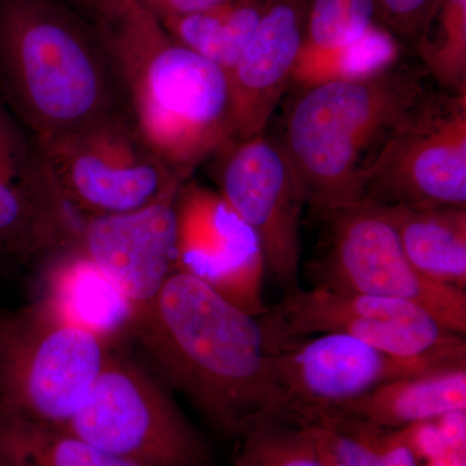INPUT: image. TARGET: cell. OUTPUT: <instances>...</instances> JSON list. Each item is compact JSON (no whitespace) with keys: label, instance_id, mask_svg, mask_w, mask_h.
Listing matches in <instances>:
<instances>
[{"label":"cell","instance_id":"11","mask_svg":"<svg viewBox=\"0 0 466 466\" xmlns=\"http://www.w3.org/2000/svg\"><path fill=\"white\" fill-rule=\"evenodd\" d=\"M363 200L466 208V92H429L377 159Z\"/></svg>","mask_w":466,"mask_h":466},{"label":"cell","instance_id":"18","mask_svg":"<svg viewBox=\"0 0 466 466\" xmlns=\"http://www.w3.org/2000/svg\"><path fill=\"white\" fill-rule=\"evenodd\" d=\"M35 265L33 302L113 350L133 341L137 306L78 242L52 251Z\"/></svg>","mask_w":466,"mask_h":466},{"label":"cell","instance_id":"6","mask_svg":"<svg viewBox=\"0 0 466 466\" xmlns=\"http://www.w3.org/2000/svg\"><path fill=\"white\" fill-rule=\"evenodd\" d=\"M112 350L33 300L0 308V413L64 428Z\"/></svg>","mask_w":466,"mask_h":466},{"label":"cell","instance_id":"22","mask_svg":"<svg viewBox=\"0 0 466 466\" xmlns=\"http://www.w3.org/2000/svg\"><path fill=\"white\" fill-rule=\"evenodd\" d=\"M265 2L238 0L211 11L167 18L161 23L177 42L229 75L256 32Z\"/></svg>","mask_w":466,"mask_h":466},{"label":"cell","instance_id":"13","mask_svg":"<svg viewBox=\"0 0 466 466\" xmlns=\"http://www.w3.org/2000/svg\"><path fill=\"white\" fill-rule=\"evenodd\" d=\"M47 153L0 103V258L35 263L79 241Z\"/></svg>","mask_w":466,"mask_h":466},{"label":"cell","instance_id":"2","mask_svg":"<svg viewBox=\"0 0 466 466\" xmlns=\"http://www.w3.org/2000/svg\"><path fill=\"white\" fill-rule=\"evenodd\" d=\"M87 21L130 116L150 146L189 179L235 142L228 75L177 42L134 0H69Z\"/></svg>","mask_w":466,"mask_h":466},{"label":"cell","instance_id":"5","mask_svg":"<svg viewBox=\"0 0 466 466\" xmlns=\"http://www.w3.org/2000/svg\"><path fill=\"white\" fill-rule=\"evenodd\" d=\"M63 429L139 466H213L207 438L168 389L121 349L112 350L81 408Z\"/></svg>","mask_w":466,"mask_h":466},{"label":"cell","instance_id":"17","mask_svg":"<svg viewBox=\"0 0 466 466\" xmlns=\"http://www.w3.org/2000/svg\"><path fill=\"white\" fill-rule=\"evenodd\" d=\"M377 20V0H309L305 42L290 85L305 88L394 63L400 46Z\"/></svg>","mask_w":466,"mask_h":466},{"label":"cell","instance_id":"26","mask_svg":"<svg viewBox=\"0 0 466 466\" xmlns=\"http://www.w3.org/2000/svg\"><path fill=\"white\" fill-rule=\"evenodd\" d=\"M431 0H377L380 21L389 33L413 43Z\"/></svg>","mask_w":466,"mask_h":466},{"label":"cell","instance_id":"19","mask_svg":"<svg viewBox=\"0 0 466 466\" xmlns=\"http://www.w3.org/2000/svg\"><path fill=\"white\" fill-rule=\"evenodd\" d=\"M456 410H466V364L394 380L339 413L383 428L401 429Z\"/></svg>","mask_w":466,"mask_h":466},{"label":"cell","instance_id":"16","mask_svg":"<svg viewBox=\"0 0 466 466\" xmlns=\"http://www.w3.org/2000/svg\"><path fill=\"white\" fill-rule=\"evenodd\" d=\"M309 0H266L256 32L229 72L236 140L265 133L291 84L305 42Z\"/></svg>","mask_w":466,"mask_h":466},{"label":"cell","instance_id":"14","mask_svg":"<svg viewBox=\"0 0 466 466\" xmlns=\"http://www.w3.org/2000/svg\"><path fill=\"white\" fill-rule=\"evenodd\" d=\"M258 235L213 189L187 180L177 198V272L204 281L254 317L265 312Z\"/></svg>","mask_w":466,"mask_h":466},{"label":"cell","instance_id":"1","mask_svg":"<svg viewBox=\"0 0 466 466\" xmlns=\"http://www.w3.org/2000/svg\"><path fill=\"white\" fill-rule=\"evenodd\" d=\"M133 341L159 381L182 392L219 433L240 438L278 420L269 348L259 317L204 281L175 272L137 312Z\"/></svg>","mask_w":466,"mask_h":466},{"label":"cell","instance_id":"15","mask_svg":"<svg viewBox=\"0 0 466 466\" xmlns=\"http://www.w3.org/2000/svg\"><path fill=\"white\" fill-rule=\"evenodd\" d=\"M179 191L131 213L81 218L78 244L121 288L137 312L156 299L177 272Z\"/></svg>","mask_w":466,"mask_h":466},{"label":"cell","instance_id":"10","mask_svg":"<svg viewBox=\"0 0 466 466\" xmlns=\"http://www.w3.org/2000/svg\"><path fill=\"white\" fill-rule=\"evenodd\" d=\"M259 320L268 348L300 337L341 333L400 357L466 360L462 334L451 332L425 309L403 300L297 287L266 308Z\"/></svg>","mask_w":466,"mask_h":466},{"label":"cell","instance_id":"23","mask_svg":"<svg viewBox=\"0 0 466 466\" xmlns=\"http://www.w3.org/2000/svg\"><path fill=\"white\" fill-rule=\"evenodd\" d=\"M413 45L441 90L465 94L466 0H431Z\"/></svg>","mask_w":466,"mask_h":466},{"label":"cell","instance_id":"24","mask_svg":"<svg viewBox=\"0 0 466 466\" xmlns=\"http://www.w3.org/2000/svg\"><path fill=\"white\" fill-rule=\"evenodd\" d=\"M325 451L343 466H421L398 429L336 413L315 425Z\"/></svg>","mask_w":466,"mask_h":466},{"label":"cell","instance_id":"21","mask_svg":"<svg viewBox=\"0 0 466 466\" xmlns=\"http://www.w3.org/2000/svg\"><path fill=\"white\" fill-rule=\"evenodd\" d=\"M0 466H139L58 426L0 413Z\"/></svg>","mask_w":466,"mask_h":466},{"label":"cell","instance_id":"29","mask_svg":"<svg viewBox=\"0 0 466 466\" xmlns=\"http://www.w3.org/2000/svg\"><path fill=\"white\" fill-rule=\"evenodd\" d=\"M328 458H329V466H343L342 464H339V461H336V460L330 458L329 453H328Z\"/></svg>","mask_w":466,"mask_h":466},{"label":"cell","instance_id":"12","mask_svg":"<svg viewBox=\"0 0 466 466\" xmlns=\"http://www.w3.org/2000/svg\"><path fill=\"white\" fill-rule=\"evenodd\" d=\"M218 193L258 235L266 267L290 289L300 262V218L306 193L280 140L265 133L218 153Z\"/></svg>","mask_w":466,"mask_h":466},{"label":"cell","instance_id":"9","mask_svg":"<svg viewBox=\"0 0 466 466\" xmlns=\"http://www.w3.org/2000/svg\"><path fill=\"white\" fill-rule=\"evenodd\" d=\"M325 219L329 242L312 265L314 287L412 303L446 329L465 336L466 291L417 271L382 205L361 200Z\"/></svg>","mask_w":466,"mask_h":466},{"label":"cell","instance_id":"25","mask_svg":"<svg viewBox=\"0 0 466 466\" xmlns=\"http://www.w3.org/2000/svg\"><path fill=\"white\" fill-rule=\"evenodd\" d=\"M232 466H329L317 428L267 420L240 438Z\"/></svg>","mask_w":466,"mask_h":466},{"label":"cell","instance_id":"8","mask_svg":"<svg viewBox=\"0 0 466 466\" xmlns=\"http://www.w3.org/2000/svg\"><path fill=\"white\" fill-rule=\"evenodd\" d=\"M269 352L278 420L305 428L394 380L466 364L450 358L400 357L341 333L289 339Z\"/></svg>","mask_w":466,"mask_h":466},{"label":"cell","instance_id":"28","mask_svg":"<svg viewBox=\"0 0 466 466\" xmlns=\"http://www.w3.org/2000/svg\"><path fill=\"white\" fill-rule=\"evenodd\" d=\"M421 466H466V447L446 450Z\"/></svg>","mask_w":466,"mask_h":466},{"label":"cell","instance_id":"4","mask_svg":"<svg viewBox=\"0 0 466 466\" xmlns=\"http://www.w3.org/2000/svg\"><path fill=\"white\" fill-rule=\"evenodd\" d=\"M426 72L400 57L375 72L300 88L280 142L319 216L363 200L391 137L429 95Z\"/></svg>","mask_w":466,"mask_h":466},{"label":"cell","instance_id":"7","mask_svg":"<svg viewBox=\"0 0 466 466\" xmlns=\"http://www.w3.org/2000/svg\"><path fill=\"white\" fill-rule=\"evenodd\" d=\"M79 218L118 216L179 191L184 179L150 146L127 109L43 147Z\"/></svg>","mask_w":466,"mask_h":466},{"label":"cell","instance_id":"3","mask_svg":"<svg viewBox=\"0 0 466 466\" xmlns=\"http://www.w3.org/2000/svg\"><path fill=\"white\" fill-rule=\"evenodd\" d=\"M0 103L42 147L127 109L90 25L63 0H0Z\"/></svg>","mask_w":466,"mask_h":466},{"label":"cell","instance_id":"20","mask_svg":"<svg viewBox=\"0 0 466 466\" xmlns=\"http://www.w3.org/2000/svg\"><path fill=\"white\" fill-rule=\"evenodd\" d=\"M382 207L417 271L466 291V208Z\"/></svg>","mask_w":466,"mask_h":466},{"label":"cell","instance_id":"27","mask_svg":"<svg viewBox=\"0 0 466 466\" xmlns=\"http://www.w3.org/2000/svg\"><path fill=\"white\" fill-rule=\"evenodd\" d=\"M159 21L211 11L238 0H134Z\"/></svg>","mask_w":466,"mask_h":466}]
</instances>
